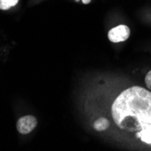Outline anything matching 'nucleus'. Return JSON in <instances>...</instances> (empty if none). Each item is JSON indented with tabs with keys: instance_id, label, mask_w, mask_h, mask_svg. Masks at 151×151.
<instances>
[{
	"instance_id": "f257e3e1",
	"label": "nucleus",
	"mask_w": 151,
	"mask_h": 151,
	"mask_svg": "<svg viewBox=\"0 0 151 151\" xmlns=\"http://www.w3.org/2000/svg\"><path fill=\"white\" fill-rule=\"evenodd\" d=\"M113 120L119 128L139 132L151 125V92L139 86L123 91L111 107Z\"/></svg>"
},
{
	"instance_id": "f03ea898",
	"label": "nucleus",
	"mask_w": 151,
	"mask_h": 151,
	"mask_svg": "<svg viewBox=\"0 0 151 151\" xmlns=\"http://www.w3.org/2000/svg\"><path fill=\"white\" fill-rule=\"evenodd\" d=\"M130 35V30L129 26L120 24L114 28L111 29L108 34V37L109 41L112 43H119L126 41Z\"/></svg>"
},
{
	"instance_id": "7ed1b4c3",
	"label": "nucleus",
	"mask_w": 151,
	"mask_h": 151,
	"mask_svg": "<svg viewBox=\"0 0 151 151\" xmlns=\"http://www.w3.org/2000/svg\"><path fill=\"white\" fill-rule=\"evenodd\" d=\"M37 125V120L34 116L27 115L20 118L17 121V129L19 131V133L25 135L30 133Z\"/></svg>"
},
{
	"instance_id": "20e7f679",
	"label": "nucleus",
	"mask_w": 151,
	"mask_h": 151,
	"mask_svg": "<svg viewBox=\"0 0 151 151\" xmlns=\"http://www.w3.org/2000/svg\"><path fill=\"white\" fill-rule=\"evenodd\" d=\"M137 138L140 139L143 142L151 145V125L146 127L140 131L137 132Z\"/></svg>"
},
{
	"instance_id": "39448f33",
	"label": "nucleus",
	"mask_w": 151,
	"mask_h": 151,
	"mask_svg": "<svg viewBox=\"0 0 151 151\" xmlns=\"http://www.w3.org/2000/svg\"><path fill=\"white\" fill-rule=\"evenodd\" d=\"M109 122L105 118H101L97 119L93 124L94 129L98 131H104L109 128Z\"/></svg>"
},
{
	"instance_id": "423d86ee",
	"label": "nucleus",
	"mask_w": 151,
	"mask_h": 151,
	"mask_svg": "<svg viewBox=\"0 0 151 151\" xmlns=\"http://www.w3.org/2000/svg\"><path fill=\"white\" fill-rule=\"evenodd\" d=\"M19 0H0V9L7 10L10 7L16 6Z\"/></svg>"
},
{
	"instance_id": "0eeeda50",
	"label": "nucleus",
	"mask_w": 151,
	"mask_h": 151,
	"mask_svg": "<svg viewBox=\"0 0 151 151\" xmlns=\"http://www.w3.org/2000/svg\"><path fill=\"white\" fill-rule=\"evenodd\" d=\"M145 83L147 85V87L151 90V71H149L147 73V74L146 75V78H145Z\"/></svg>"
},
{
	"instance_id": "6e6552de",
	"label": "nucleus",
	"mask_w": 151,
	"mask_h": 151,
	"mask_svg": "<svg viewBox=\"0 0 151 151\" xmlns=\"http://www.w3.org/2000/svg\"><path fill=\"white\" fill-rule=\"evenodd\" d=\"M91 2V0H82V3L83 4H89Z\"/></svg>"
}]
</instances>
